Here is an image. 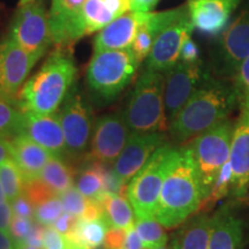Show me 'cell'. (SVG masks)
<instances>
[{
  "instance_id": "74e56055",
  "label": "cell",
  "mask_w": 249,
  "mask_h": 249,
  "mask_svg": "<svg viewBox=\"0 0 249 249\" xmlns=\"http://www.w3.org/2000/svg\"><path fill=\"white\" fill-rule=\"evenodd\" d=\"M11 205L14 216L29 218V219H34V217H35L36 207L33 204V202L24 195V193L18 195L15 200L12 201Z\"/></svg>"
},
{
  "instance_id": "836d02e7",
  "label": "cell",
  "mask_w": 249,
  "mask_h": 249,
  "mask_svg": "<svg viewBox=\"0 0 249 249\" xmlns=\"http://www.w3.org/2000/svg\"><path fill=\"white\" fill-rule=\"evenodd\" d=\"M23 193L24 195L33 202V204L35 205V207L49 201L50 198L59 196L58 194H55L53 189L50 188V187L39 178L24 182Z\"/></svg>"
},
{
  "instance_id": "bcb514c9",
  "label": "cell",
  "mask_w": 249,
  "mask_h": 249,
  "mask_svg": "<svg viewBox=\"0 0 249 249\" xmlns=\"http://www.w3.org/2000/svg\"><path fill=\"white\" fill-rule=\"evenodd\" d=\"M129 1L130 0H104L116 18L121 17L129 11Z\"/></svg>"
},
{
  "instance_id": "2e32d148",
  "label": "cell",
  "mask_w": 249,
  "mask_h": 249,
  "mask_svg": "<svg viewBox=\"0 0 249 249\" xmlns=\"http://www.w3.org/2000/svg\"><path fill=\"white\" fill-rule=\"evenodd\" d=\"M163 133H130L128 141L118 160L113 171L123 182L132 180L139 171L147 164L154 152L164 144Z\"/></svg>"
},
{
  "instance_id": "db71d44e",
  "label": "cell",
  "mask_w": 249,
  "mask_h": 249,
  "mask_svg": "<svg viewBox=\"0 0 249 249\" xmlns=\"http://www.w3.org/2000/svg\"><path fill=\"white\" fill-rule=\"evenodd\" d=\"M246 195H248V196H247V198H248V197H249V192L246 193Z\"/></svg>"
},
{
  "instance_id": "7402d4cb",
  "label": "cell",
  "mask_w": 249,
  "mask_h": 249,
  "mask_svg": "<svg viewBox=\"0 0 249 249\" xmlns=\"http://www.w3.org/2000/svg\"><path fill=\"white\" fill-rule=\"evenodd\" d=\"M242 222L229 211L222 210L213 216L209 249H242Z\"/></svg>"
},
{
  "instance_id": "9f6ffc18",
  "label": "cell",
  "mask_w": 249,
  "mask_h": 249,
  "mask_svg": "<svg viewBox=\"0 0 249 249\" xmlns=\"http://www.w3.org/2000/svg\"><path fill=\"white\" fill-rule=\"evenodd\" d=\"M104 249H105V248H104Z\"/></svg>"
},
{
  "instance_id": "1f68e13d",
  "label": "cell",
  "mask_w": 249,
  "mask_h": 249,
  "mask_svg": "<svg viewBox=\"0 0 249 249\" xmlns=\"http://www.w3.org/2000/svg\"><path fill=\"white\" fill-rule=\"evenodd\" d=\"M0 181L9 202L15 200L18 195L23 193V176L12 157L7 158L0 164Z\"/></svg>"
},
{
  "instance_id": "cb8c5ba5",
  "label": "cell",
  "mask_w": 249,
  "mask_h": 249,
  "mask_svg": "<svg viewBox=\"0 0 249 249\" xmlns=\"http://www.w3.org/2000/svg\"><path fill=\"white\" fill-rule=\"evenodd\" d=\"M213 217L201 214L191 220L174 240L177 249H209Z\"/></svg>"
},
{
  "instance_id": "ba28073f",
  "label": "cell",
  "mask_w": 249,
  "mask_h": 249,
  "mask_svg": "<svg viewBox=\"0 0 249 249\" xmlns=\"http://www.w3.org/2000/svg\"><path fill=\"white\" fill-rule=\"evenodd\" d=\"M9 36L29 53L42 58L53 43L44 5L36 0L20 5L12 22Z\"/></svg>"
},
{
  "instance_id": "681fc988",
  "label": "cell",
  "mask_w": 249,
  "mask_h": 249,
  "mask_svg": "<svg viewBox=\"0 0 249 249\" xmlns=\"http://www.w3.org/2000/svg\"><path fill=\"white\" fill-rule=\"evenodd\" d=\"M14 246H15V249H42V248L35 247V246L28 245L26 242H17V244H14Z\"/></svg>"
},
{
  "instance_id": "f546056e",
  "label": "cell",
  "mask_w": 249,
  "mask_h": 249,
  "mask_svg": "<svg viewBox=\"0 0 249 249\" xmlns=\"http://www.w3.org/2000/svg\"><path fill=\"white\" fill-rule=\"evenodd\" d=\"M233 182V171L230 160L223 165L222 169L218 172L216 179L213 183L209 194L202 201L198 211H209L218 201L229 194L230 189L232 188ZM197 211V213H198Z\"/></svg>"
},
{
  "instance_id": "7dc6e473",
  "label": "cell",
  "mask_w": 249,
  "mask_h": 249,
  "mask_svg": "<svg viewBox=\"0 0 249 249\" xmlns=\"http://www.w3.org/2000/svg\"><path fill=\"white\" fill-rule=\"evenodd\" d=\"M157 2L158 0H130L129 11L148 13V12H151L152 8L156 7Z\"/></svg>"
},
{
  "instance_id": "83f0119b",
  "label": "cell",
  "mask_w": 249,
  "mask_h": 249,
  "mask_svg": "<svg viewBox=\"0 0 249 249\" xmlns=\"http://www.w3.org/2000/svg\"><path fill=\"white\" fill-rule=\"evenodd\" d=\"M76 188L88 200L98 201L107 193L104 191V182L98 161H95L81 171L76 181Z\"/></svg>"
},
{
  "instance_id": "d6986e66",
  "label": "cell",
  "mask_w": 249,
  "mask_h": 249,
  "mask_svg": "<svg viewBox=\"0 0 249 249\" xmlns=\"http://www.w3.org/2000/svg\"><path fill=\"white\" fill-rule=\"evenodd\" d=\"M23 134L28 138L48 149L57 157L66 154V141L58 113L36 114L24 112Z\"/></svg>"
},
{
  "instance_id": "9a60e30c",
  "label": "cell",
  "mask_w": 249,
  "mask_h": 249,
  "mask_svg": "<svg viewBox=\"0 0 249 249\" xmlns=\"http://www.w3.org/2000/svg\"><path fill=\"white\" fill-rule=\"evenodd\" d=\"M249 57V6L223 31L219 42L220 71L234 79L240 65Z\"/></svg>"
},
{
  "instance_id": "b9f144b4",
  "label": "cell",
  "mask_w": 249,
  "mask_h": 249,
  "mask_svg": "<svg viewBox=\"0 0 249 249\" xmlns=\"http://www.w3.org/2000/svg\"><path fill=\"white\" fill-rule=\"evenodd\" d=\"M77 219H79V217L73 216L71 213L64 211V213L55 220V223L52 226H53L58 232H60L61 234L65 235L75 226Z\"/></svg>"
},
{
  "instance_id": "5bb4252c",
  "label": "cell",
  "mask_w": 249,
  "mask_h": 249,
  "mask_svg": "<svg viewBox=\"0 0 249 249\" xmlns=\"http://www.w3.org/2000/svg\"><path fill=\"white\" fill-rule=\"evenodd\" d=\"M194 29L189 15L182 18L161 31L147 58V68L151 71L166 73L178 64L180 51L185 39L191 36Z\"/></svg>"
},
{
  "instance_id": "816d5d0a",
  "label": "cell",
  "mask_w": 249,
  "mask_h": 249,
  "mask_svg": "<svg viewBox=\"0 0 249 249\" xmlns=\"http://www.w3.org/2000/svg\"><path fill=\"white\" fill-rule=\"evenodd\" d=\"M0 98H7L5 96V93H4V90H2V88H1V85H0Z\"/></svg>"
},
{
  "instance_id": "60d3db41",
  "label": "cell",
  "mask_w": 249,
  "mask_h": 249,
  "mask_svg": "<svg viewBox=\"0 0 249 249\" xmlns=\"http://www.w3.org/2000/svg\"><path fill=\"white\" fill-rule=\"evenodd\" d=\"M179 61L185 62H197L200 61V50L196 43L188 36L183 42L180 51Z\"/></svg>"
},
{
  "instance_id": "6da1fadb",
  "label": "cell",
  "mask_w": 249,
  "mask_h": 249,
  "mask_svg": "<svg viewBox=\"0 0 249 249\" xmlns=\"http://www.w3.org/2000/svg\"><path fill=\"white\" fill-rule=\"evenodd\" d=\"M204 197V188L191 147L174 148L155 218L165 229L178 227L197 213Z\"/></svg>"
},
{
  "instance_id": "52a82bcc",
  "label": "cell",
  "mask_w": 249,
  "mask_h": 249,
  "mask_svg": "<svg viewBox=\"0 0 249 249\" xmlns=\"http://www.w3.org/2000/svg\"><path fill=\"white\" fill-rule=\"evenodd\" d=\"M233 132V124L224 120L196 136L189 145L200 173L205 197L209 194L219 170L230 160Z\"/></svg>"
},
{
  "instance_id": "e575fe53",
  "label": "cell",
  "mask_w": 249,
  "mask_h": 249,
  "mask_svg": "<svg viewBox=\"0 0 249 249\" xmlns=\"http://www.w3.org/2000/svg\"><path fill=\"white\" fill-rule=\"evenodd\" d=\"M59 196H60L62 204H64V210L66 213H70L73 216L81 217V214L85 211L88 198H86L81 194L76 187H71L68 191L62 193Z\"/></svg>"
},
{
  "instance_id": "d590c367",
  "label": "cell",
  "mask_w": 249,
  "mask_h": 249,
  "mask_svg": "<svg viewBox=\"0 0 249 249\" xmlns=\"http://www.w3.org/2000/svg\"><path fill=\"white\" fill-rule=\"evenodd\" d=\"M35 220L29 219V218L13 216L11 225V231H9V236L12 238L14 244L17 242H23L29 235V233L33 230Z\"/></svg>"
},
{
  "instance_id": "d4e9b609",
  "label": "cell",
  "mask_w": 249,
  "mask_h": 249,
  "mask_svg": "<svg viewBox=\"0 0 249 249\" xmlns=\"http://www.w3.org/2000/svg\"><path fill=\"white\" fill-rule=\"evenodd\" d=\"M108 227L104 217L95 220H86L79 217L75 226L65 236L79 242L86 249H98L104 245Z\"/></svg>"
},
{
  "instance_id": "44dd1931",
  "label": "cell",
  "mask_w": 249,
  "mask_h": 249,
  "mask_svg": "<svg viewBox=\"0 0 249 249\" xmlns=\"http://www.w3.org/2000/svg\"><path fill=\"white\" fill-rule=\"evenodd\" d=\"M8 142L11 156L22 173L24 182L39 178L43 167L54 156L24 134L15 136Z\"/></svg>"
},
{
  "instance_id": "5b68a950",
  "label": "cell",
  "mask_w": 249,
  "mask_h": 249,
  "mask_svg": "<svg viewBox=\"0 0 249 249\" xmlns=\"http://www.w3.org/2000/svg\"><path fill=\"white\" fill-rule=\"evenodd\" d=\"M140 64L132 49L93 52L87 68V81L101 97L112 99L132 82Z\"/></svg>"
},
{
  "instance_id": "4dcf8cb0",
  "label": "cell",
  "mask_w": 249,
  "mask_h": 249,
  "mask_svg": "<svg viewBox=\"0 0 249 249\" xmlns=\"http://www.w3.org/2000/svg\"><path fill=\"white\" fill-rule=\"evenodd\" d=\"M117 18L107 7L104 0H87L85 5V20L87 35L101 31Z\"/></svg>"
},
{
  "instance_id": "ee69618b",
  "label": "cell",
  "mask_w": 249,
  "mask_h": 249,
  "mask_svg": "<svg viewBox=\"0 0 249 249\" xmlns=\"http://www.w3.org/2000/svg\"><path fill=\"white\" fill-rule=\"evenodd\" d=\"M44 231L45 226L40 225L39 223L35 222L33 226V230L29 233V235L27 236V239L23 242H26L28 245L35 246V247L42 248L43 249V240H44Z\"/></svg>"
},
{
  "instance_id": "f35d334b",
  "label": "cell",
  "mask_w": 249,
  "mask_h": 249,
  "mask_svg": "<svg viewBox=\"0 0 249 249\" xmlns=\"http://www.w3.org/2000/svg\"><path fill=\"white\" fill-rule=\"evenodd\" d=\"M43 249H67L65 235L58 232L53 226H45Z\"/></svg>"
},
{
  "instance_id": "277c9868",
  "label": "cell",
  "mask_w": 249,
  "mask_h": 249,
  "mask_svg": "<svg viewBox=\"0 0 249 249\" xmlns=\"http://www.w3.org/2000/svg\"><path fill=\"white\" fill-rule=\"evenodd\" d=\"M164 80L163 73L148 68L139 77L124 113L130 130L161 133L169 128L165 113Z\"/></svg>"
},
{
  "instance_id": "4fadbf2b",
  "label": "cell",
  "mask_w": 249,
  "mask_h": 249,
  "mask_svg": "<svg viewBox=\"0 0 249 249\" xmlns=\"http://www.w3.org/2000/svg\"><path fill=\"white\" fill-rule=\"evenodd\" d=\"M87 0H52L49 24L53 44L68 46L87 35Z\"/></svg>"
},
{
  "instance_id": "f1b7e54d",
  "label": "cell",
  "mask_w": 249,
  "mask_h": 249,
  "mask_svg": "<svg viewBox=\"0 0 249 249\" xmlns=\"http://www.w3.org/2000/svg\"><path fill=\"white\" fill-rule=\"evenodd\" d=\"M134 226L141 238L144 248L157 249L167 244L169 238H167L164 226L155 217L136 218Z\"/></svg>"
},
{
  "instance_id": "d6a6232c",
  "label": "cell",
  "mask_w": 249,
  "mask_h": 249,
  "mask_svg": "<svg viewBox=\"0 0 249 249\" xmlns=\"http://www.w3.org/2000/svg\"><path fill=\"white\" fill-rule=\"evenodd\" d=\"M64 204L60 196H55L44 203L37 205L34 219L43 226H52L55 220L64 213Z\"/></svg>"
},
{
  "instance_id": "e0dca14e",
  "label": "cell",
  "mask_w": 249,
  "mask_h": 249,
  "mask_svg": "<svg viewBox=\"0 0 249 249\" xmlns=\"http://www.w3.org/2000/svg\"><path fill=\"white\" fill-rule=\"evenodd\" d=\"M230 161L233 171L232 188L242 197L249 187V102H241V113L233 132Z\"/></svg>"
},
{
  "instance_id": "484cf974",
  "label": "cell",
  "mask_w": 249,
  "mask_h": 249,
  "mask_svg": "<svg viewBox=\"0 0 249 249\" xmlns=\"http://www.w3.org/2000/svg\"><path fill=\"white\" fill-rule=\"evenodd\" d=\"M24 117L18 99L0 98V138L9 141L23 134Z\"/></svg>"
},
{
  "instance_id": "8992f818",
  "label": "cell",
  "mask_w": 249,
  "mask_h": 249,
  "mask_svg": "<svg viewBox=\"0 0 249 249\" xmlns=\"http://www.w3.org/2000/svg\"><path fill=\"white\" fill-rule=\"evenodd\" d=\"M173 152L174 148L164 143L130 180L127 197L132 204L136 218L155 217L161 186L172 160Z\"/></svg>"
},
{
  "instance_id": "7c38bea8",
  "label": "cell",
  "mask_w": 249,
  "mask_h": 249,
  "mask_svg": "<svg viewBox=\"0 0 249 249\" xmlns=\"http://www.w3.org/2000/svg\"><path fill=\"white\" fill-rule=\"evenodd\" d=\"M129 130L124 116L121 114H108L98 119L93 130L89 160L114 163L128 141Z\"/></svg>"
},
{
  "instance_id": "8d00e7d4",
  "label": "cell",
  "mask_w": 249,
  "mask_h": 249,
  "mask_svg": "<svg viewBox=\"0 0 249 249\" xmlns=\"http://www.w3.org/2000/svg\"><path fill=\"white\" fill-rule=\"evenodd\" d=\"M234 85L238 90L240 103L245 101L249 102V57L245 59L236 71Z\"/></svg>"
},
{
  "instance_id": "603a6c76",
  "label": "cell",
  "mask_w": 249,
  "mask_h": 249,
  "mask_svg": "<svg viewBox=\"0 0 249 249\" xmlns=\"http://www.w3.org/2000/svg\"><path fill=\"white\" fill-rule=\"evenodd\" d=\"M104 210V217L110 227L129 230L135 225L134 209L127 196L105 193L98 200Z\"/></svg>"
},
{
  "instance_id": "f6af8a7d",
  "label": "cell",
  "mask_w": 249,
  "mask_h": 249,
  "mask_svg": "<svg viewBox=\"0 0 249 249\" xmlns=\"http://www.w3.org/2000/svg\"><path fill=\"white\" fill-rule=\"evenodd\" d=\"M144 246L142 244L141 238H140L139 233L136 232L135 226L130 227L129 230H127L126 239H124V246L121 249H143Z\"/></svg>"
},
{
  "instance_id": "4316f807",
  "label": "cell",
  "mask_w": 249,
  "mask_h": 249,
  "mask_svg": "<svg viewBox=\"0 0 249 249\" xmlns=\"http://www.w3.org/2000/svg\"><path fill=\"white\" fill-rule=\"evenodd\" d=\"M39 179H42L58 195L68 191L73 187L74 182L71 170L57 156H53L43 167Z\"/></svg>"
},
{
  "instance_id": "7a4b0ae2",
  "label": "cell",
  "mask_w": 249,
  "mask_h": 249,
  "mask_svg": "<svg viewBox=\"0 0 249 249\" xmlns=\"http://www.w3.org/2000/svg\"><path fill=\"white\" fill-rule=\"evenodd\" d=\"M238 99L234 83L207 75L170 124L171 136L176 142L195 139L227 120Z\"/></svg>"
},
{
  "instance_id": "30bf717a",
  "label": "cell",
  "mask_w": 249,
  "mask_h": 249,
  "mask_svg": "<svg viewBox=\"0 0 249 249\" xmlns=\"http://www.w3.org/2000/svg\"><path fill=\"white\" fill-rule=\"evenodd\" d=\"M39 59L26 51L9 35L0 42V85L6 97L17 99Z\"/></svg>"
},
{
  "instance_id": "f5cc1de1",
  "label": "cell",
  "mask_w": 249,
  "mask_h": 249,
  "mask_svg": "<svg viewBox=\"0 0 249 249\" xmlns=\"http://www.w3.org/2000/svg\"><path fill=\"white\" fill-rule=\"evenodd\" d=\"M30 1H33V0H20V5H24V4H27V2H30Z\"/></svg>"
},
{
  "instance_id": "11a10c76",
  "label": "cell",
  "mask_w": 249,
  "mask_h": 249,
  "mask_svg": "<svg viewBox=\"0 0 249 249\" xmlns=\"http://www.w3.org/2000/svg\"><path fill=\"white\" fill-rule=\"evenodd\" d=\"M143 249H150V248H143Z\"/></svg>"
},
{
  "instance_id": "7bdbcfd3",
  "label": "cell",
  "mask_w": 249,
  "mask_h": 249,
  "mask_svg": "<svg viewBox=\"0 0 249 249\" xmlns=\"http://www.w3.org/2000/svg\"><path fill=\"white\" fill-rule=\"evenodd\" d=\"M13 216L11 202L6 201L4 203H0V231L9 234Z\"/></svg>"
},
{
  "instance_id": "8fae6325",
  "label": "cell",
  "mask_w": 249,
  "mask_h": 249,
  "mask_svg": "<svg viewBox=\"0 0 249 249\" xmlns=\"http://www.w3.org/2000/svg\"><path fill=\"white\" fill-rule=\"evenodd\" d=\"M59 116L66 141V151L71 155L82 154L88 147L91 135V113L88 104L80 93L71 91L65 99Z\"/></svg>"
},
{
  "instance_id": "ffe728a7",
  "label": "cell",
  "mask_w": 249,
  "mask_h": 249,
  "mask_svg": "<svg viewBox=\"0 0 249 249\" xmlns=\"http://www.w3.org/2000/svg\"><path fill=\"white\" fill-rule=\"evenodd\" d=\"M143 13L130 12L114 18L110 24L103 28L93 40V52L107 50L130 49L142 22Z\"/></svg>"
},
{
  "instance_id": "f907efd6",
  "label": "cell",
  "mask_w": 249,
  "mask_h": 249,
  "mask_svg": "<svg viewBox=\"0 0 249 249\" xmlns=\"http://www.w3.org/2000/svg\"><path fill=\"white\" fill-rule=\"evenodd\" d=\"M8 201L7 197H6V194L4 192V188H2V185H1V181H0V203H4V202Z\"/></svg>"
},
{
  "instance_id": "ab89813d",
  "label": "cell",
  "mask_w": 249,
  "mask_h": 249,
  "mask_svg": "<svg viewBox=\"0 0 249 249\" xmlns=\"http://www.w3.org/2000/svg\"><path fill=\"white\" fill-rule=\"evenodd\" d=\"M127 230L118 229V227H108L107 236H105V249H121L126 239Z\"/></svg>"
},
{
  "instance_id": "3957f363",
  "label": "cell",
  "mask_w": 249,
  "mask_h": 249,
  "mask_svg": "<svg viewBox=\"0 0 249 249\" xmlns=\"http://www.w3.org/2000/svg\"><path fill=\"white\" fill-rule=\"evenodd\" d=\"M75 75L76 67L71 55L57 50L24 82L18 93V104L24 112L57 113L59 107L70 93Z\"/></svg>"
},
{
  "instance_id": "9c48e42d",
  "label": "cell",
  "mask_w": 249,
  "mask_h": 249,
  "mask_svg": "<svg viewBox=\"0 0 249 249\" xmlns=\"http://www.w3.org/2000/svg\"><path fill=\"white\" fill-rule=\"evenodd\" d=\"M205 76L200 61H178L176 66L166 71L164 80V103L169 127Z\"/></svg>"
},
{
  "instance_id": "c3c4849f",
  "label": "cell",
  "mask_w": 249,
  "mask_h": 249,
  "mask_svg": "<svg viewBox=\"0 0 249 249\" xmlns=\"http://www.w3.org/2000/svg\"><path fill=\"white\" fill-rule=\"evenodd\" d=\"M9 157H12L9 142L7 140L0 138V164H1L2 161H5Z\"/></svg>"
},
{
  "instance_id": "ac0fdd59",
  "label": "cell",
  "mask_w": 249,
  "mask_h": 249,
  "mask_svg": "<svg viewBox=\"0 0 249 249\" xmlns=\"http://www.w3.org/2000/svg\"><path fill=\"white\" fill-rule=\"evenodd\" d=\"M242 0H188L193 26L207 35H218L225 30L233 12Z\"/></svg>"
}]
</instances>
